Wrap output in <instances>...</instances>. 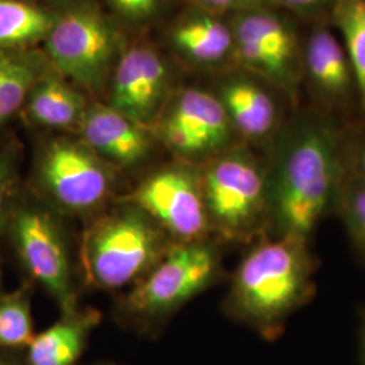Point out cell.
<instances>
[{"instance_id": "obj_3", "label": "cell", "mask_w": 365, "mask_h": 365, "mask_svg": "<svg viewBox=\"0 0 365 365\" xmlns=\"http://www.w3.org/2000/svg\"><path fill=\"white\" fill-rule=\"evenodd\" d=\"M168 238L143 210L122 199L84 237L83 264L90 284L103 289L135 284L175 244Z\"/></svg>"}, {"instance_id": "obj_25", "label": "cell", "mask_w": 365, "mask_h": 365, "mask_svg": "<svg viewBox=\"0 0 365 365\" xmlns=\"http://www.w3.org/2000/svg\"><path fill=\"white\" fill-rule=\"evenodd\" d=\"M276 7L300 18H319L329 15L337 0H272Z\"/></svg>"}, {"instance_id": "obj_5", "label": "cell", "mask_w": 365, "mask_h": 365, "mask_svg": "<svg viewBox=\"0 0 365 365\" xmlns=\"http://www.w3.org/2000/svg\"><path fill=\"white\" fill-rule=\"evenodd\" d=\"M210 227L230 240L255 235L268 218L267 170L245 149L217 157L202 173Z\"/></svg>"}, {"instance_id": "obj_22", "label": "cell", "mask_w": 365, "mask_h": 365, "mask_svg": "<svg viewBox=\"0 0 365 365\" xmlns=\"http://www.w3.org/2000/svg\"><path fill=\"white\" fill-rule=\"evenodd\" d=\"M34 336L30 291L19 288L0 295V349H26Z\"/></svg>"}, {"instance_id": "obj_29", "label": "cell", "mask_w": 365, "mask_h": 365, "mask_svg": "<svg viewBox=\"0 0 365 365\" xmlns=\"http://www.w3.org/2000/svg\"><path fill=\"white\" fill-rule=\"evenodd\" d=\"M0 365H26L19 363L13 354H10L9 351H4V349H0Z\"/></svg>"}, {"instance_id": "obj_2", "label": "cell", "mask_w": 365, "mask_h": 365, "mask_svg": "<svg viewBox=\"0 0 365 365\" xmlns=\"http://www.w3.org/2000/svg\"><path fill=\"white\" fill-rule=\"evenodd\" d=\"M313 261L306 241L277 237L253 247L235 269L227 297L230 313L268 333L310 298Z\"/></svg>"}, {"instance_id": "obj_30", "label": "cell", "mask_w": 365, "mask_h": 365, "mask_svg": "<svg viewBox=\"0 0 365 365\" xmlns=\"http://www.w3.org/2000/svg\"><path fill=\"white\" fill-rule=\"evenodd\" d=\"M360 353H361V360L365 365V317L360 330Z\"/></svg>"}, {"instance_id": "obj_11", "label": "cell", "mask_w": 365, "mask_h": 365, "mask_svg": "<svg viewBox=\"0 0 365 365\" xmlns=\"http://www.w3.org/2000/svg\"><path fill=\"white\" fill-rule=\"evenodd\" d=\"M302 78L325 103L341 105L356 95L354 73L337 33L324 24L302 43Z\"/></svg>"}, {"instance_id": "obj_28", "label": "cell", "mask_w": 365, "mask_h": 365, "mask_svg": "<svg viewBox=\"0 0 365 365\" xmlns=\"http://www.w3.org/2000/svg\"><path fill=\"white\" fill-rule=\"evenodd\" d=\"M120 13L131 18H144L155 13L158 0H110Z\"/></svg>"}, {"instance_id": "obj_31", "label": "cell", "mask_w": 365, "mask_h": 365, "mask_svg": "<svg viewBox=\"0 0 365 365\" xmlns=\"http://www.w3.org/2000/svg\"><path fill=\"white\" fill-rule=\"evenodd\" d=\"M0 295H1V268H0Z\"/></svg>"}, {"instance_id": "obj_14", "label": "cell", "mask_w": 365, "mask_h": 365, "mask_svg": "<svg viewBox=\"0 0 365 365\" xmlns=\"http://www.w3.org/2000/svg\"><path fill=\"white\" fill-rule=\"evenodd\" d=\"M101 322L93 309H73L36 334L26 348V365H78Z\"/></svg>"}, {"instance_id": "obj_15", "label": "cell", "mask_w": 365, "mask_h": 365, "mask_svg": "<svg viewBox=\"0 0 365 365\" xmlns=\"http://www.w3.org/2000/svg\"><path fill=\"white\" fill-rule=\"evenodd\" d=\"M218 99L235 130L253 141L274 134L279 110L272 95L256 83L233 78L223 83Z\"/></svg>"}, {"instance_id": "obj_13", "label": "cell", "mask_w": 365, "mask_h": 365, "mask_svg": "<svg viewBox=\"0 0 365 365\" xmlns=\"http://www.w3.org/2000/svg\"><path fill=\"white\" fill-rule=\"evenodd\" d=\"M81 133L93 153L120 167L138 164L150 149V140L143 125L111 106L87 110L81 118Z\"/></svg>"}, {"instance_id": "obj_4", "label": "cell", "mask_w": 365, "mask_h": 365, "mask_svg": "<svg viewBox=\"0 0 365 365\" xmlns=\"http://www.w3.org/2000/svg\"><path fill=\"white\" fill-rule=\"evenodd\" d=\"M221 255L207 241L175 242L156 267L134 284L125 310L145 327L176 313L187 302L217 282Z\"/></svg>"}, {"instance_id": "obj_16", "label": "cell", "mask_w": 365, "mask_h": 365, "mask_svg": "<svg viewBox=\"0 0 365 365\" xmlns=\"http://www.w3.org/2000/svg\"><path fill=\"white\" fill-rule=\"evenodd\" d=\"M168 117L192 131L207 153L225 148L232 134V123L218 96L200 90H185L178 98Z\"/></svg>"}, {"instance_id": "obj_19", "label": "cell", "mask_w": 365, "mask_h": 365, "mask_svg": "<svg viewBox=\"0 0 365 365\" xmlns=\"http://www.w3.org/2000/svg\"><path fill=\"white\" fill-rule=\"evenodd\" d=\"M329 16L349 57L356 96L365 114V0H337Z\"/></svg>"}, {"instance_id": "obj_12", "label": "cell", "mask_w": 365, "mask_h": 365, "mask_svg": "<svg viewBox=\"0 0 365 365\" xmlns=\"http://www.w3.org/2000/svg\"><path fill=\"white\" fill-rule=\"evenodd\" d=\"M165 80V66L156 53L148 48L130 49L118 64L111 107L144 126L156 113Z\"/></svg>"}, {"instance_id": "obj_24", "label": "cell", "mask_w": 365, "mask_h": 365, "mask_svg": "<svg viewBox=\"0 0 365 365\" xmlns=\"http://www.w3.org/2000/svg\"><path fill=\"white\" fill-rule=\"evenodd\" d=\"M14 184L13 161L7 156H0V230L4 229L13 207Z\"/></svg>"}, {"instance_id": "obj_21", "label": "cell", "mask_w": 365, "mask_h": 365, "mask_svg": "<svg viewBox=\"0 0 365 365\" xmlns=\"http://www.w3.org/2000/svg\"><path fill=\"white\" fill-rule=\"evenodd\" d=\"M36 84L37 71L29 58L0 51V123L25 105Z\"/></svg>"}, {"instance_id": "obj_18", "label": "cell", "mask_w": 365, "mask_h": 365, "mask_svg": "<svg viewBox=\"0 0 365 365\" xmlns=\"http://www.w3.org/2000/svg\"><path fill=\"white\" fill-rule=\"evenodd\" d=\"M84 99L57 78L37 83L27 98L30 118L42 126L66 128L84 115Z\"/></svg>"}, {"instance_id": "obj_9", "label": "cell", "mask_w": 365, "mask_h": 365, "mask_svg": "<svg viewBox=\"0 0 365 365\" xmlns=\"http://www.w3.org/2000/svg\"><path fill=\"white\" fill-rule=\"evenodd\" d=\"M39 184L53 205L73 214L102 206L111 192L113 176L103 160L86 144L57 140L39 163Z\"/></svg>"}, {"instance_id": "obj_23", "label": "cell", "mask_w": 365, "mask_h": 365, "mask_svg": "<svg viewBox=\"0 0 365 365\" xmlns=\"http://www.w3.org/2000/svg\"><path fill=\"white\" fill-rule=\"evenodd\" d=\"M339 207L351 238L365 260V182L346 172L339 187Z\"/></svg>"}, {"instance_id": "obj_26", "label": "cell", "mask_w": 365, "mask_h": 365, "mask_svg": "<svg viewBox=\"0 0 365 365\" xmlns=\"http://www.w3.org/2000/svg\"><path fill=\"white\" fill-rule=\"evenodd\" d=\"M196 1L209 10H220V11L235 10L237 13L267 9V7L274 6L272 0H196Z\"/></svg>"}, {"instance_id": "obj_6", "label": "cell", "mask_w": 365, "mask_h": 365, "mask_svg": "<svg viewBox=\"0 0 365 365\" xmlns=\"http://www.w3.org/2000/svg\"><path fill=\"white\" fill-rule=\"evenodd\" d=\"M4 227L25 271L58 303L61 313L76 309L66 237L49 209L30 200L13 205Z\"/></svg>"}, {"instance_id": "obj_10", "label": "cell", "mask_w": 365, "mask_h": 365, "mask_svg": "<svg viewBox=\"0 0 365 365\" xmlns=\"http://www.w3.org/2000/svg\"><path fill=\"white\" fill-rule=\"evenodd\" d=\"M48 36V51L58 69L88 88L99 87L115 45L105 19L90 10L73 11L54 22Z\"/></svg>"}, {"instance_id": "obj_8", "label": "cell", "mask_w": 365, "mask_h": 365, "mask_svg": "<svg viewBox=\"0 0 365 365\" xmlns=\"http://www.w3.org/2000/svg\"><path fill=\"white\" fill-rule=\"evenodd\" d=\"M123 199L143 210L176 242L203 240L211 229L202 173L190 167L158 170Z\"/></svg>"}, {"instance_id": "obj_7", "label": "cell", "mask_w": 365, "mask_h": 365, "mask_svg": "<svg viewBox=\"0 0 365 365\" xmlns=\"http://www.w3.org/2000/svg\"><path fill=\"white\" fill-rule=\"evenodd\" d=\"M230 27L240 61L295 102L303 81L302 43L289 18L257 9L237 13Z\"/></svg>"}, {"instance_id": "obj_27", "label": "cell", "mask_w": 365, "mask_h": 365, "mask_svg": "<svg viewBox=\"0 0 365 365\" xmlns=\"http://www.w3.org/2000/svg\"><path fill=\"white\" fill-rule=\"evenodd\" d=\"M346 160L351 164V170L365 182V129L356 135L352 144L349 145Z\"/></svg>"}, {"instance_id": "obj_20", "label": "cell", "mask_w": 365, "mask_h": 365, "mask_svg": "<svg viewBox=\"0 0 365 365\" xmlns=\"http://www.w3.org/2000/svg\"><path fill=\"white\" fill-rule=\"evenodd\" d=\"M52 16L19 0H0V51L41 38L52 30Z\"/></svg>"}, {"instance_id": "obj_17", "label": "cell", "mask_w": 365, "mask_h": 365, "mask_svg": "<svg viewBox=\"0 0 365 365\" xmlns=\"http://www.w3.org/2000/svg\"><path fill=\"white\" fill-rule=\"evenodd\" d=\"M173 42L197 64H217L235 53L232 27L209 14L185 21L175 30Z\"/></svg>"}, {"instance_id": "obj_1", "label": "cell", "mask_w": 365, "mask_h": 365, "mask_svg": "<svg viewBox=\"0 0 365 365\" xmlns=\"http://www.w3.org/2000/svg\"><path fill=\"white\" fill-rule=\"evenodd\" d=\"M345 160L339 131L321 114H300L280 130L267 170L268 220L277 237L307 241L337 202Z\"/></svg>"}]
</instances>
